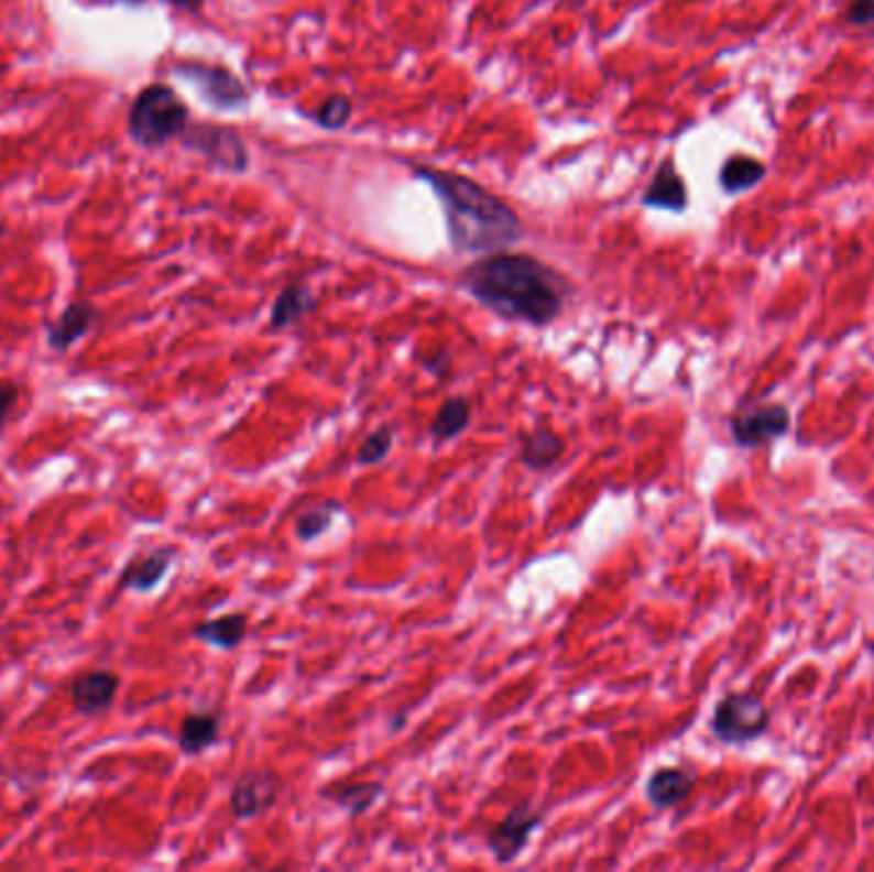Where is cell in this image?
<instances>
[{
  "label": "cell",
  "mask_w": 874,
  "mask_h": 872,
  "mask_svg": "<svg viewBox=\"0 0 874 872\" xmlns=\"http://www.w3.org/2000/svg\"><path fill=\"white\" fill-rule=\"evenodd\" d=\"M460 287L491 313L535 328L550 325L570 295L568 280L550 264L529 253L502 251L466 266Z\"/></svg>",
  "instance_id": "1"
},
{
  "label": "cell",
  "mask_w": 874,
  "mask_h": 872,
  "mask_svg": "<svg viewBox=\"0 0 874 872\" xmlns=\"http://www.w3.org/2000/svg\"><path fill=\"white\" fill-rule=\"evenodd\" d=\"M443 205L450 246L463 253H496L522 238V218L502 197L471 177L435 166H415Z\"/></svg>",
  "instance_id": "2"
},
{
  "label": "cell",
  "mask_w": 874,
  "mask_h": 872,
  "mask_svg": "<svg viewBox=\"0 0 874 872\" xmlns=\"http://www.w3.org/2000/svg\"><path fill=\"white\" fill-rule=\"evenodd\" d=\"M189 123V108L170 85L154 83L133 98L129 110V133L139 146L159 149L182 137Z\"/></svg>",
  "instance_id": "3"
},
{
  "label": "cell",
  "mask_w": 874,
  "mask_h": 872,
  "mask_svg": "<svg viewBox=\"0 0 874 872\" xmlns=\"http://www.w3.org/2000/svg\"><path fill=\"white\" fill-rule=\"evenodd\" d=\"M769 711L754 694H729L719 701L711 719V732L724 744H746L765 734Z\"/></svg>",
  "instance_id": "4"
},
{
  "label": "cell",
  "mask_w": 874,
  "mask_h": 872,
  "mask_svg": "<svg viewBox=\"0 0 874 872\" xmlns=\"http://www.w3.org/2000/svg\"><path fill=\"white\" fill-rule=\"evenodd\" d=\"M182 144L203 154L205 162L226 172H245L251 156L238 131L216 123H187L182 131Z\"/></svg>",
  "instance_id": "5"
},
{
  "label": "cell",
  "mask_w": 874,
  "mask_h": 872,
  "mask_svg": "<svg viewBox=\"0 0 874 872\" xmlns=\"http://www.w3.org/2000/svg\"><path fill=\"white\" fill-rule=\"evenodd\" d=\"M174 75L185 79L200 92V98L216 110H238L249 102V90L230 69L220 65H205V62H179Z\"/></svg>",
  "instance_id": "6"
},
{
  "label": "cell",
  "mask_w": 874,
  "mask_h": 872,
  "mask_svg": "<svg viewBox=\"0 0 874 872\" xmlns=\"http://www.w3.org/2000/svg\"><path fill=\"white\" fill-rule=\"evenodd\" d=\"M790 430V410L785 404H757L731 419V435L742 448H757L783 438Z\"/></svg>",
  "instance_id": "7"
},
{
  "label": "cell",
  "mask_w": 874,
  "mask_h": 872,
  "mask_svg": "<svg viewBox=\"0 0 874 872\" xmlns=\"http://www.w3.org/2000/svg\"><path fill=\"white\" fill-rule=\"evenodd\" d=\"M539 824H543V814H535L527 804L514 806L506 819H502L491 831L487 844L489 852L494 854L499 865H512L520 854L527 850L532 835H535Z\"/></svg>",
  "instance_id": "8"
},
{
  "label": "cell",
  "mask_w": 874,
  "mask_h": 872,
  "mask_svg": "<svg viewBox=\"0 0 874 872\" xmlns=\"http://www.w3.org/2000/svg\"><path fill=\"white\" fill-rule=\"evenodd\" d=\"M280 798V778L272 771H251L236 781L230 791V811L236 819H256Z\"/></svg>",
  "instance_id": "9"
},
{
  "label": "cell",
  "mask_w": 874,
  "mask_h": 872,
  "mask_svg": "<svg viewBox=\"0 0 874 872\" xmlns=\"http://www.w3.org/2000/svg\"><path fill=\"white\" fill-rule=\"evenodd\" d=\"M174 558H177V548H172V545H159V548L136 553L118 576V589L136 593L154 591L170 574Z\"/></svg>",
  "instance_id": "10"
},
{
  "label": "cell",
  "mask_w": 874,
  "mask_h": 872,
  "mask_svg": "<svg viewBox=\"0 0 874 872\" xmlns=\"http://www.w3.org/2000/svg\"><path fill=\"white\" fill-rule=\"evenodd\" d=\"M118 688H121V678L113 671H85L77 673L69 684V699L79 713L95 717L113 707Z\"/></svg>",
  "instance_id": "11"
},
{
  "label": "cell",
  "mask_w": 874,
  "mask_h": 872,
  "mask_svg": "<svg viewBox=\"0 0 874 872\" xmlns=\"http://www.w3.org/2000/svg\"><path fill=\"white\" fill-rule=\"evenodd\" d=\"M98 320L100 313L92 303H85V299L69 303L65 307V313L46 328V344H50L52 351L65 353L77 344V340H83L87 333L98 325Z\"/></svg>",
  "instance_id": "12"
},
{
  "label": "cell",
  "mask_w": 874,
  "mask_h": 872,
  "mask_svg": "<svg viewBox=\"0 0 874 872\" xmlns=\"http://www.w3.org/2000/svg\"><path fill=\"white\" fill-rule=\"evenodd\" d=\"M642 205L653 210H670V212H682L688 208L686 182H682L680 172L675 170L673 159H665V162L657 166L647 193L642 195Z\"/></svg>",
  "instance_id": "13"
},
{
  "label": "cell",
  "mask_w": 874,
  "mask_h": 872,
  "mask_svg": "<svg viewBox=\"0 0 874 872\" xmlns=\"http://www.w3.org/2000/svg\"><path fill=\"white\" fill-rule=\"evenodd\" d=\"M696 788V775L686 767H657L649 775L645 793L655 808H673L686 800Z\"/></svg>",
  "instance_id": "14"
},
{
  "label": "cell",
  "mask_w": 874,
  "mask_h": 872,
  "mask_svg": "<svg viewBox=\"0 0 874 872\" xmlns=\"http://www.w3.org/2000/svg\"><path fill=\"white\" fill-rule=\"evenodd\" d=\"M566 454V443L550 427H535V430L522 435L520 446V464L529 471H547Z\"/></svg>",
  "instance_id": "15"
},
{
  "label": "cell",
  "mask_w": 874,
  "mask_h": 872,
  "mask_svg": "<svg viewBox=\"0 0 874 872\" xmlns=\"http://www.w3.org/2000/svg\"><path fill=\"white\" fill-rule=\"evenodd\" d=\"M220 740V713L216 711H195L187 713L179 724L177 744L185 755H203Z\"/></svg>",
  "instance_id": "16"
},
{
  "label": "cell",
  "mask_w": 874,
  "mask_h": 872,
  "mask_svg": "<svg viewBox=\"0 0 874 872\" xmlns=\"http://www.w3.org/2000/svg\"><path fill=\"white\" fill-rule=\"evenodd\" d=\"M249 634V620L245 614L233 612V614H222L216 620H205L193 628V637L205 642V645H212L218 650H236Z\"/></svg>",
  "instance_id": "17"
},
{
  "label": "cell",
  "mask_w": 874,
  "mask_h": 872,
  "mask_svg": "<svg viewBox=\"0 0 874 872\" xmlns=\"http://www.w3.org/2000/svg\"><path fill=\"white\" fill-rule=\"evenodd\" d=\"M317 307V299L305 284H289L280 292L272 307V328L284 330L289 325H297L302 317L309 315Z\"/></svg>",
  "instance_id": "18"
},
{
  "label": "cell",
  "mask_w": 874,
  "mask_h": 872,
  "mask_svg": "<svg viewBox=\"0 0 874 872\" xmlns=\"http://www.w3.org/2000/svg\"><path fill=\"white\" fill-rule=\"evenodd\" d=\"M765 177H767V166L762 164L760 159L746 154L729 156L719 172L721 187H724V193L729 195L746 193V189L757 187Z\"/></svg>",
  "instance_id": "19"
},
{
  "label": "cell",
  "mask_w": 874,
  "mask_h": 872,
  "mask_svg": "<svg viewBox=\"0 0 874 872\" xmlns=\"http://www.w3.org/2000/svg\"><path fill=\"white\" fill-rule=\"evenodd\" d=\"M468 425H471V404H468L466 396H448L433 419L430 438L435 443H448L458 438L460 433H466Z\"/></svg>",
  "instance_id": "20"
},
{
  "label": "cell",
  "mask_w": 874,
  "mask_h": 872,
  "mask_svg": "<svg viewBox=\"0 0 874 872\" xmlns=\"http://www.w3.org/2000/svg\"><path fill=\"white\" fill-rule=\"evenodd\" d=\"M381 793H384V786H381V783L363 781V783H346V786L325 788L323 798H328V800H332V804H338L340 808H346L348 814L361 816L369 811L373 804H376V800L381 798Z\"/></svg>",
  "instance_id": "21"
},
{
  "label": "cell",
  "mask_w": 874,
  "mask_h": 872,
  "mask_svg": "<svg viewBox=\"0 0 874 872\" xmlns=\"http://www.w3.org/2000/svg\"><path fill=\"white\" fill-rule=\"evenodd\" d=\"M340 512L338 502H320L309 506L294 520V533L302 543H313L317 537H323L332 527V517Z\"/></svg>",
  "instance_id": "22"
},
{
  "label": "cell",
  "mask_w": 874,
  "mask_h": 872,
  "mask_svg": "<svg viewBox=\"0 0 874 872\" xmlns=\"http://www.w3.org/2000/svg\"><path fill=\"white\" fill-rule=\"evenodd\" d=\"M392 448H394V427L381 425L373 433L365 435L361 448H359V456H356V461H359L361 466L381 464L389 454H392Z\"/></svg>",
  "instance_id": "23"
},
{
  "label": "cell",
  "mask_w": 874,
  "mask_h": 872,
  "mask_svg": "<svg viewBox=\"0 0 874 872\" xmlns=\"http://www.w3.org/2000/svg\"><path fill=\"white\" fill-rule=\"evenodd\" d=\"M351 116H353V102L348 100L346 95H330V98L325 100L309 118H313L317 126H323V129L338 131L351 121Z\"/></svg>",
  "instance_id": "24"
},
{
  "label": "cell",
  "mask_w": 874,
  "mask_h": 872,
  "mask_svg": "<svg viewBox=\"0 0 874 872\" xmlns=\"http://www.w3.org/2000/svg\"><path fill=\"white\" fill-rule=\"evenodd\" d=\"M844 19L849 26H856V29H864V26H872L874 23V0H852L846 8Z\"/></svg>",
  "instance_id": "25"
},
{
  "label": "cell",
  "mask_w": 874,
  "mask_h": 872,
  "mask_svg": "<svg viewBox=\"0 0 874 872\" xmlns=\"http://www.w3.org/2000/svg\"><path fill=\"white\" fill-rule=\"evenodd\" d=\"M15 402H19V384L6 379V382H0V430H3L6 419L13 412Z\"/></svg>",
  "instance_id": "26"
},
{
  "label": "cell",
  "mask_w": 874,
  "mask_h": 872,
  "mask_svg": "<svg viewBox=\"0 0 874 872\" xmlns=\"http://www.w3.org/2000/svg\"><path fill=\"white\" fill-rule=\"evenodd\" d=\"M427 369L433 371V374H437V377H445L448 374V369H450V359L448 356H440V359H437V356H433L430 361H423Z\"/></svg>",
  "instance_id": "27"
},
{
  "label": "cell",
  "mask_w": 874,
  "mask_h": 872,
  "mask_svg": "<svg viewBox=\"0 0 874 872\" xmlns=\"http://www.w3.org/2000/svg\"><path fill=\"white\" fill-rule=\"evenodd\" d=\"M170 3H172V6H177V8H182V11H189V13H193V11H200L205 0H170Z\"/></svg>",
  "instance_id": "28"
}]
</instances>
